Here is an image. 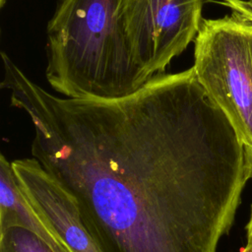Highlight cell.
Here are the masks:
<instances>
[{
  "label": "cell",
  "instance_id": "1",
  "mask_svg": "<svg viewBox=\"0 0 252 252\" xmlns=\"http://www.w3.org/2000/svg\"><path fill=\"white\" fill-rule=\"evenodd\" d=\"M32 155L74 199L101 252H218L248 181L244 148L194 67L129 95L59 97L2 53Z\"/></svg>",
  "mask_w": 252,
  "mask_h": 252
},
{
  "label": "cell",
  "instance_id": "3",
  "mask_svg": "<svg viewBox=\"0 0 252 252\" xmlns=\"http://www.w3.org/2000/svg\"><path fill=\"white\" fill-rule=\"evenodd\" d=\"M193 67L242 143L252 179V24L231 14L203 19L194 40Z\"/></svg>",
  "mask_w": 252,
  "mask_h": 252
},
{
  "label": "cell",
  "instance_id": "7",
  "mask_svg": "<svg viewBox=\"0 0 252 252\" xmlns=\"http://www.w3.org/2000/svg\"><path fill=\"white\" fill-rule=\"evenodd\" d=\"M0 252H55L32 230L13 225L0 230Z\"/></svg>",
  "mask_w": 252,
  "mask_h": 252
},
{
  "label": "cell",
  "instance_id": "2",
  "mask_svg": "<svg viewBox=\"0 0 252 252\" xmlns=\"http://www.w3.org/2000/svg\"><path fill=\"white\" fill-rule=\"evenodd\" d=\"M121 0H58L46 28L49 86L69 98L112 99L148 81L136 65Z\"/></svg>",
  "mask_w": 252,
  "mask_h": 252
},
{
  "label": "cell",
  "instance_id": "10",
  "mask_svg": "<svg viewBox=\"0 0 252 252\" xmlns=\"http://www.w3.org/2000/svg\"><path fill=\"white\" fill-rule=\"evenodd\" d=\"M240 252H252V247L246 244V246L243 247V248L240 250Z\"/></svg>",
  "mask_w": 252,
  "mask_h": 252
},
{
  "label": "cell",
  "instance_id": "8",
  "mask_svg": "<svg viewBox=\"0 0 252 252\" xmlns=\"http://www.w3.org/2000/svg\"><path fill=\"white\" fill-rule=\"evenodd\" d=\"M220 3L231 11V15L252 24V0H220Z\"/></svg>",
  "mask_w": 252,
  "mask_h": 252
},
{
  "label": "cell",
  "instance_id": "6",
  "mask_svg": "<svg viewBox=\"0 0 252 252\" xmlns=\"http://www.w3.org/2000/svg\"><path fill=\"white\" fill-rule=\"evenodd\" d=\"M19 225L46 241L55 252H70L32 208L21 189L12 162L0 156V230Z\"/></svg>",
  "mask_w": 252,
  "mask_h": 252
},
{
  "label": "cell",
  "instance_id": "5",
  "mask_svg": "<svg viewBox=\"0 0 252 252\" xmlns=\"http://www.w3.org/2000/svg\"><path fill=\"white\" fill-rule=\"evenodd\" d=\"M12 166L30 204L70 252H101L74 199L35 158L15 159Z\"/></svg>",
  "mask_w": 252,
  "mask_h": 252
},
{
  "label": "cell",
  "instance_id": "11",
  "mask_svg": "<svg viewBox=\"0 0 252 252\" xmlns=\"http://www.w3.org/2000/svg\"><path fill=\"white\" fill-rule=\"evenodd\" d=\"M6 0H0V7H3L5 5Z\"/></svg>",
  "mask_w": 252,
  "mask_h": 252
},
{
  "label": "cell",
  "instance_id": "4",
  "mask_svg": "<svg viewBox=\"0 0 252 252\" xmlns=\"http://www.w3.org/2000/svg\"><path fill=\"white\" fill-rule=\"evenodd\" d=\"M205 0H121L120 16L134 61L151 80L195 40Z\"/></svg>",
  "mask_w": 252,
  "mask_h": 252
},
{
  "label": "cell",
  "instance_id": "9",
  "mask_svg": "<svg viewBox=\"0 0 252 252\" xmlns=\"http://www.w3.org/2000/svg\"><path fill=\"white\" fill-rule=\"evenodd\" d=\"M246 232H247V245L252 247V205H251V214L248 223L246 224Z\"/></svg>",
  "mask_w": 252,
  "mask_h": 252
}]
</instances>
